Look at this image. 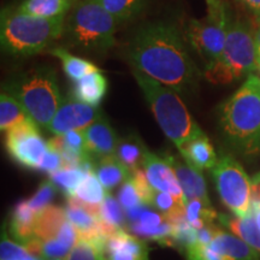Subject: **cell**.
I'll list each match as a JSON object with an SVG mask.
<instances>
[{
	"instance_id": "cell-36",
	"label": "cell",
	"mask_w": 260,
	"mask_h": 260,
	"mask_svg": "<svg viewBox=\"0 0 260 260\" xmlns=\"http://www.w3.org/2000/svg\"><path fill=\"white\" fill-rule=\"evenodd\" d=\"M187 260H225L211 243L195 242L184 248Z\"/></svg>"
},
{
	"instance_id": "cell-13",
	"label": "cell",
	"mask_w": 260,
	"mask_h": 260,
	"mask_svg": "<svg viewBox=\"0 0 260 260\" xmlns=\"http://www.w3.org/2000/svg\"><path fill=\"white\" fill-rule=\"evenodd\" d=\"M142 168H144L149 183L155 190L168 191L184 201L180 182H178L175 170L172 169L170 161L168 160L167 155L160 157V155L148 152Z\"/></svg>"
},
{
	"instance_id": "cell-22",
	"label": "cell",
	"mask_w": 260,
	"mask_h": 260,
	"mask_svg": "<svg viewBox=\"0 0 260 260\" xmlns=\"http://www.w3.org/2000/svg\"><path fill=\"white\" fill-rule=\"evenodd\" d=\"M94 172L106 190L113 189L119 184H123L132 176L129 169L117 158L116 154L98 159Z\"/></svg>"
},
{
	"instance_id": "cell-6",
	"label": "cell",
	"mask_w": 260,
	"mask_h": 260,
	"mask_svg": "<svg viewBox=\"0 0 260 260\" xmlns=\"http://www.w3.org/2000/svg\"><path fill=\"white\" fill-rule=\"evenodd\" d=\"M5 92L18 100L39 128L47 130L63 102L56 71L47 65L17 75L5 84Z\"/></svg>"
},
{
	"instance_id": "cell-14",
	"label": "cell",
	"mask_w": 260,
	"mask_h": 260,
	"mask_svg": "<svg viewBox=\"0 0 260 260\" xmlns=\"http://www.w3.org/2000/svg\"><path fill=\"white\" fill-rule=\"evenodd\" d=\"M83 135L92 158L98 160L116 154L119 139L104 113L83 130Z\"/></svg>"
},
{
	"instance_id": "cell-34",
	"label": "cell",
	"mask_w": 260,
	"mask_h": 260,
	"mask_svg": "<svg viewBox=\"0 0 260 260\" xmlns=\"http://www.w3.org/2000/svg\"><path fill=\"white\" fill-rule=\"evenodd\" d=\"M0 260H41L32 255L21 243L11 240L8 234L3 233L0 242Z\"/></svg>"
},
{
	"instance_id": "cell-41",
	"label": "cell",
	"mask_w": 260,
	"mask_h": 260,
	"mask_svg": "<svg viewBox=\"0 0 260 260\" xmlns=\"http://www.w3.org/2000/svg\"><path fill=\"white\" fill-rule=\"evenodd\" d=\"M61 168H63V157H61L60 152L50 146L44 159H42L39 170L48 172L51 175L53 172L60 170Z\"/></svg>"
},
{
	"instance_id": "cell-28",
	"label": "cell",
	"mask_w": 260,
	"mask_h": 260,
	"mask_svg": "<svg viewBox=\"0 0 260 260\" xmlns=\"http://www.w3.org/2000/svg\"><path fill=\"white\" fill-rule=\"evenodd\" d=\"M217 218L218 214L214 211L211 203L193 199L186 204V219L195 229L211 225Z\"/></svg>"
},
{
	"instance_id": "cell-8",
	"label": "cell",
	"mask_w": 260,
	"mask_h": 260,
	"mask_svg": "<svg viewBox=\"0 0 260 260\" xmlns=\"http://www.w3.org/2000/svg\"><path fill=\"white\" fill-rule=\"evenodd\" d=\"M230 17L225 5L222 4L206 17L190 19L184 29L188 45L199 54L205 65L210 67L219 60L225 46Z\"/></svg>"
},
{
	"instance_id": "cell-29",
	"label": "cell",
	"mask_w": 260,
	"mask_h": 260,
	"mask_svg": "<svg viewBox=\"0 0 260 260\" xmlns=\"http://www.w3.org/2000/svg\"><path fill=\"white\" fill-rule=\"evenodd\" d=\"M106 189L96 177L94 171H87L84 178L77 187L74 197H77L84 203L100 205L106 198Z\"/></svg>"
},
{
	"instance_id": "cell-20",
	"label": "cell",
	"mask_w": 260,
	"mask_h": 260,
	"mask_svg": "<svg viewBox=\"0 0 260 260\" xmlns=\"http://www.w3.org/2000/svg\"><path fill=\"white\" fill-rule=\"evenodd\" d=\"M38 214L37 211L29 206L27 200L16 204L14 212H12L11 223H10V233L15 241L24 246L35 236L34 228Z\"/></svg>"
},
{
	"instance_id": "cell-12",
	"label": "cell",
	"mask_w": 260,
	"mask_h": 260,
	"mask_svg": "<svg viewBox=\"0 0 260 260\" xmlns=\"http://www.w3.org/2000/svg\"><path fill=\"white\" fill-rule=\"evenodd\" d=\"M167 158L170 161L171 167L177 176V180L180 182L182 191H183L184 205L193 199L211 203L203 170L194 167L193 164L186 161L184 159L182 160L180 158H176L175 155L168 154Z\"/></svg>"
},
{
	"instance_id": "cell-23",
	"label": "cell",
	"mask_w": 260,
	"mask_h": 260,
	"mask_svg": "<svg viewBox=\"0 0 260 260\" xmlns=\"http://www.w3.org/2000/svg\"><path fill=\"white\" fill-rule=\"evenodd\" d=\"M67 220L68 217L65 209L50 205L38 214L34 228L35 237L40 240L42 243L50 241L52 239H56L58 233Z\"/></svg>"
},
{
	"instance_id": "cell-42",
	"label": "cell",
	"mask_w": 260,
	"mask_h": 260,
	"mask_svg": "<svg viewBox=\"0 0 260 260\" xmlns=\"http://www.w3.org/2000/svg\"><path fill=\"white\" fill-rule=\"evenodd\" d=\"M165 220H167L165 216H161V214L153 212V211L146 209L145 207L144 211H142L141 214H140L139 219L133 223L142 224V225L145 226H157V225H160L161 223H164Z\"/></svg>"
},
{
	"instance_id": "cell-49",
	"label": "cell",
	"mask_w": 260,
	"mask_h": 260,
	"mask_svg": "<svg viewBox=\"0 0 260 260\" xmlns=\"http://www.w3.org/2000/svg\"><path fill=\"white\" fill-rule=\"evenodd\" d=\"M50 260H64V259H50Z\"/></svg>"
},
{
	"instance_id": "cell-44",
	"label": "cell",
	"mask_w": 260,
	"mask_h": 260,
	"mask_svg": "<svg viewBox=\"0 0 260 260\" xmlns=\"http://www.w3.org/2000/svg\"><path fill=\"white\" fill-rule=\"evenodd\" d=\"M241 4L247 11L252 14L253 17L256 19V23H260V0H236Z\"/></svg>"
},
{
	"instance_id": "cell-38",
	"label": "cell",
	"mask_w": 260,
	"mask_h": 260,
	"mask_svg": "<svg viewBox=\"0 0 260 260\" xmlns=\"http://www.w3.org/2000/svg\"><path fill=\"white\" fill-rule=\"evenodd\" d=\"M61 136H63L64 144L68 148L84 159H92L88 148H87L83 130H70V132L65 133Z\"/></svg>"
},
{
	"instance_id": "cell-21",
	"label": "cell",
	"mask_w": 260,
	"mask_h": 260,
	"mask_svg": "<svg viewBox=\"0 0 260 260\" xmlns=\"http://www.w3.org/2000/svg\"><path fill=\"white\" fill-rule=\"evenodd\" d=\"M76 0H21L15 8L41 18L67 17Z\"/></svg>"
},
{
	"instance_id": "cell-25",
	"label": "cell",
	"mask_w": 260,
	"mask_h": 260,
	"mask_svg": "<svg viewBox=\"0 0 260 260\" xmlns=\"http://www.w3.org/2000/svg\"><path fill=\"white\" fill-rule=\"evenodd\" d=\"M148 152L149 151L146 148L141 139L138 136L129 135L118 141L116 155L129 169L130 172H133L139 169L140 165L144 167L146 155Z\"/></svg>"
},
{
	"instance_id": "cell-15",
	"label": "cell",
	"mask_w": 260,
	"mask_h": 260,
	"mask_svg": "<svg viewBox=\"0 0 260 260\" xmlns=\"http://www.w3.org/2000/svg\"><path fill=\"white\" fill-rule=\"evenodd\" d=\"M105 255L107 260H149L147 245L122 229L107 237Z\"/></svg>"
},
{
	"instance_id": "cell-46",
	"label": "cell",
	"mask_w": 260,
	"mask_h": 260,
	"mask_svg": "<svg viewBox=\"0 0 260 260\" xmlns=\"http://www.w3.org/2000/svg\"><path fill=\"white\" fill-rule=\"evenodd\" d=\"M207 5V12H214L216 10L220 8V5L223 4L220 0H205Z\"/></svg>"
},
{
	"instance_id": "cell-3",
	"label": "cell",
	"mask_w": 260,
	"mask_h": 260,
	"mask_svg": "<svg viewBox=\"0 0 260 260\" xmlns=\"http://www.w3.org/2000/svg\"><path fill=\"white\" fill-rule=\"evenodd\" d=\"M65 17L41 18L12 8L3 9L0 16V44L5 53L30 57L50 50L63 38Z\"/></svg>"
},
{
	"instance_id": "cell-24",
	"label": "cell",
	"mask_w": 260,
	"mask_h": 260,
	"mask_svg": "<svg viewBox=\"0 0 260 260\" xmlns=\"http://www.w3.org/2000/svg\"><path fill=\"white\" fill-rule=\"evenodd\" d=\"M48 53L60 60L65 75L73 82H76V81L81 80L87 75L100 70L92 61L75 56V54L70 53L69 51L63 47H51L48 50Z\"/></svg>"
},
{
	"instance_id": "cell-32",
	"label": "cell",
	"mask_w": 260,
	"mask_h": 260,
	"mask_svg": "<svg viewBox=\"0 0 260 260\" xmlns=\"http://www.w3.org/2000/svg\"><path fill=\"white\" fill-rule=\"evenodd\" d=\"M119 201H117L112 195L107 194L100 205V219L110 225L122 229L125 224V212Z\"/></svg>"
},
{
	"instance_id": "cell-10",
	"label": "cell",
	"mask_w": 260,
	"mask_h": 260,
	"mask_svg": "<svg viewBox=\"0 0 260 260\" xmlns=\"http://www.w3.org/2000/svg\"><path fill=\"white\" fill-rule=\"evenodd\" d=\"M5 133V146L10 157L23 168L39 170L50 145L42 139L37 123H22Z\"/></svg>"
},
{
	"instance_id": "cell-4",
	"label": "cell",
	"mask_w": 260,
	"mask_h": 260,
	"mask_svg": "<svg viewBox=\"0 0 260 260\" xmlns=\"http://www.w3.org/2000/svg\"><path fill=\"white\" fill-rule=\"evenodd\" d=\"M133 75L162 133L178 151L190 140L204 134L184 105L181 94L141 71L133 69Z\"/></svg>"
},
{
	"instance_id": "cell-16",
	"label": "cell",
	"mask_w": 260,
	"mask_h": 260,
	"mask_svg": "<svg viewBox=\"0 0 260 260\" xmlns=\"http://www.w3.org/2000/svg\"><path fill=\"white\" fill-rule=\"evenodd\" d=\"M210 243L225 260H260L258 253L232 232L218 229Z\"/></svg>"
},
{
	"instance_id": "cell-45",
	"label": "cell",
	"mask_w": 260,
	"mask_h": 260,
	"mask_svg": "<svg viewBox=\"0 0 260 260\" xmlns=\"http://www.w3.org/2000/svg\"><path fill=\"white\" fill-rule=\"evenodd\" d=\"M254 34V42H255V48H256V56H258V64L260 63V23H258V27L253 30Z\"/></svg>"
},
{
	"instance_id": "cell-18",
	"label": "cell",
	"mask_w": 260,
	"mask_h": 260,
	"mask_svg": "<svg viewBox=\"0 0 260 260\" xmlns=\"http://www.w3.org/2000/svg\"><path fill=\"white\" fill-rule=\"evenodd\" d=\"M217 219L223 226L229 229V232L241 237L243 241L248 243L260 256V229L252 212L243 217L220 213Z\"/></svg>"
},
{
	"instance_id": "cell-5",
	"label": "cell",
	"mask_w": 260,
	"mask_h": 260,
	"mask_svg": "<svg viewBox=\"0 0 260 260\" xmlns=\"http://www.w3.org/2000/svg\"><path fill=\"white\" fill-rule=\"evenodd\" d=\"M117 22L99 0H76L65 17L63 39L89 54H104L116 44Z\"/></svg>"
},
{
	"instance_id": "cell-11",
	"label": "cell",
	"mask_w": 260,
	"mask_h": 260,
	"mask_svg": "<svg viewBox=\"0 0 260 260\" xmlns=\"http://www.w3.org/2000/svg\"><path fill=\"white\" fill-rule=\"evenodd\" d=\"M102 115L103 111L99 107L90 106L70 96L63 99L48 130L54 135H63L70 130H84Z\"/></svg>"
},
{
	"instance_id": "cell-40",
	"label": "cell",
	"mask_w": 260,
	"mask_h": 260,
	"mask_svg": "<svg viewBox=\"0 0 260 260\" xmlns=\"http://www.w3.org/2000/svg\"><path fill=\"white\" fill-rule=\"evenodd\" d=\"M152 206L160 211L164 214L170 213L171 211L176 210L180 206H186L184 201L180 198L175 197L174 194L168 193V191H159L155 190Z\"/></svg>"
},
{
	"instance_id": "cell-2",
	"label": "cell",
	"mask_w": 260,
	"mask_h": 260,
	"mask_svg": "<svg viewBox=\"0 0 260 260\" xmlns=\"http://www.w3.org/2000/svg\"><path fill=\"white\" fill-rule=\"evenodd\" d=\"M219 126L226 144L245 155L260 153V77L247 76L219 109Z\"/></svg>"
},
{
	"instance_id": "cell-27",
	"label": "cell",
	"mask_w": 260,
	"mask_h": 260,
	"mask_svg": "<svg viewBox=\"0 0 260 260\" xmlns=\"http://www.w3.org/2000/svg\"><path fill=\"white\" fill-rule=\"evenodd\" d=\"M117 23H124L141 14L147 0H99Z\"/></svg>"
},
{
	"instance_id": "cell-19",
	"label": "cell",
	"mask_w": 260,
	"mask_h": 260,
	"mask_svg": "<svg viewBox=\"0 0 260 260\" xmlns=\"http://www.w3.org/2000/svg\"><path fill=\"white\" fill-rule=\"evenodd\" d=\"M180 153L184 160L193 164L200 170H211L218 161L216 151L205 134L190 140L181 149Z\"/></svg>"
},
{
	"instance_id": "cell-17",
	"label": "cell",
	"mask_w": 260,
	"mask_h": 260,
	"mask_svg": "<svg viewBox=\"0 0 260 260\" xmlns=\"http://www.w3.org/2000/svg\"><path fill=\"white\" fill-rule=\"evenodd\" d=\"M106 92L107 80L102 71L98 70L74 82L71 96L90 106L99 107Z\"/></svg>"
},
{
	"instance_id": "cell-31",
	"label": "cell",
	"mask_w": 260,
	"mask_h": 260,
	"mask_svg": "<svg viewBox=\"0 0 260 260\" xmlns=\"http://www.w3.org/2000/svg\"><path fill=\"white\" fill-rule=\"evenodd\" d=\"M87 171L77 168H61L50 175V180L58 189L61 190L68 198L74 197L77 187L82 182Z\"/></svg>"
},
{
	"instance_id": "cell-37",
	"label": "cell",
	"mask_w": 260,
	"mask_h": 260,
	"mask_svg": "<svg viewBox=\"0 0 260 260\" xmlns=\"http://www.w3.org/2000/svg\"><path fill=\"white\" fill-rule=\"evenodd\" d=\"M132 180L134 181L136 189H138L140 197L144 205L146 206H152V201H153V197L155 193V189L151 186L147 176H146V172L142 169H136L132 172Z\"/></svg>"
},
{
	"instance_id": "cell-48",
	"label": "cell",
	"mask_w": 260,
	"mask_h": 260,
	"mask_svg": "<svg viewBox=\"0 0 260 260\" xmlns=\"http://www.w3.org/2000/svg\"><path fill=\"white\" fill-rule=\"evenodd\" d=\"M258 70H259V71H260V63H259V64H258Z\"/></svg>"
},
{
	"instance_id": "cell-7",
	"label": "cell",
	"mask_w": 260,
	"mask_h": 260,
	"mask_svg": "<svg viewBox=\"0 0 260 260\" xmlns=\"http://www.w3.org/2000/svg\"><path fill=\"white\" fill-rule=\"evenodd\" d=\"M256 69L258 56L253 30L245 22L230 19L222 56L205 68V76L213 83H230L249 76Z\"/></svg>"
},
{
	"instance_id": "cell-43",
	"label": "cell",
	"mask_w": 260,
	"mask_h": 260,
	"mask_svg": "<svg viewBox=\"0 0 260 260\" xmlns=\"http://www.w3.org/2000/svg\"><path fill=\"white\" fill-rule=\"evenodd\" d=\"M252 207H260V171L251 178Z\"/></svg>"
},
{
	"instance_id": "cell-39",
	"label": "cell",
	"mask_w": 260,
	"mask_h": 260,
	"mask_svg": "<svg viewBox=\"0 0 260 260\" xmlns=\"http://www.w3.org/2000/svg\"><path fill=\"white\" fill-rule=\"evenodd\" d=\"M118 200L124 211L139 206V205H144L141 200V197H140L139 191L136 189L134 181L132 180V176H130L128 181H125L124 183L122 184L118 193Z\"/></svg>"
},
{
	"instance_id": "cell-1",
	"label": "cell",
	"mask_w": 260,
	"mask_h": 260,
	"mask_svg": "<svg viewBox=\"0 0 260 260\" xmlns=\"http://www.w3.org/2000/svg\"><path fill=\"white\" fill-rule=\"evenodd\" d=\"M188 46L184 32L175 23L151 22L132 35L125 46V57L133 69L181 95H188L197 89L200 79Z\"/></svg>"
},
{
	"instance_id": "cell-35",
	"label": "cell",
	"mask_w": 260,
	"mask_h": 260,
	"mask_svg": "<svg viewBox=\"0 0 260 260\" xmlns=\"http://www.w3.org/2000/svg\"><path fill=\"white\" fill-rule=\"evenodd\" d=\"M56 188L57 187L54 186L53 182L51 180L42 182L34 195H32L30 199L27 200L29 206L34 211H37L38 213H40L42 210L50 206L51 201L54 198V194H56Z\"/></svg>"
},
{
	"instance_id": "cell-30",
	"label": "cell",
	"mask_w": 260,
	"mask_h": 260,
	"mask_svg": "<svg viewBox=\"0 0 260 260\" xmlns=\"http://www.w3.org/2000/svg\"><path fill=\"white\" fill-rule=\"evenodd\" d=\"M106 240L79 239L65 260H107L105 255Z\"/></svg>"
},
{
	"instance_id": "cell-47",
	"label": "cell",
	"mask_w": 260,
	"mask_h": 260,
	"mask_svg": "<svg viewBox=\"0 0 260 260\" xmlns=\"http://www.w3.org/2000/svg\"><path fill=\"white\" fill-rule=\"evenodd\" d=\"M252 213L254 216V219L256 224H258L259 229H260V207H252Z\"/></svg>"
},
{
	"instance_id": "cell-9",
	"label": "cell",
	"mask_w": 260,
	"mask_h": 260,
	"mask_svg": "<svg viewBox=\"0 0 260 260\" xmlns=\"http://www.w3.org/2000/svg\"><path fill=\"white\" fill-rule=\"evenodd\" d=\"M211 175L220 200L233 214L243 217L252 212L251 178L235 158L222 155Z\"/></svg>"
},
{
	"instance_id": "cell-26",
	"label": "cell",
	"mask_w": 260,
	"mask_h": 260,
	"mask_svg": "<svg viewBox=\"0 0 260 260\" xmlns=\"http://www.w3.org/2000/svg\"><path fill=\"white\" fill-rule=\"evenodd\" d=\"M30 121H32L30 116L18 100L15 99L11 94L6 93L5 90L2 92V95H0V129L2 132H8L9 129L16 125Z\"/></svg>"
},
{
	"instance_id": "cell-33",
	"label": "cell",
	"mask_w": 260,
	"mask_h": 260,
	"mask_svg": "<svg viewBox=\"0 0 260 260\" xmlns=\"http://www.w3.org/2000/svg\"><path fill=\"white\" fill-rule=\"evenodd\" d=\"M65 212H67L68 219L77 228L79 233L95 229L99 224V218L92 216L88 211H86L79 205L68 203V206L65 207Z\"/></svg>"
}]
</instances>
